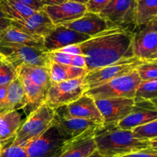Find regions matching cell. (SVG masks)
Returning <instances> with one entry per match:
<instances>
[{
  "instance_id": "52a82bcc",
  "label": "cell",
  "mask_w": 157,
  "mask_h": 157,
  "mask_svg": "<svg viewBox=\"0 0 157 157\" xmlns=\"http://www.w3.org/2000/svg\"><path fill=\"white\" fill-rule=\"evenodd\" d=\"M144 61V60L133 57L121 60L110 65L88 71L84 78V84L86 89L87 90L99 87L114 78L130 73L136 70V67L142 64Z\"/></svg>"
},
{
  "instance_id": "9c48e42d",
  "label": "cell",
  "mask_w": 157,
  "mask_h": 157,
  "mask_svg": "<svg viewBox=\"0 0 157 157\" xmlns=\"http://www.w3.org/2000/svg\"><path fill=\"white\" fill-rule=\"evenodd\" d=\"M136 0H111L99 13L117 28H136ZM131 30V29H130Z\"/></svg>"
},
{
  "instance_id": "7bdbcfd3",
  "label": "cell",
  "mask_w": 157,
  "mask_h": 157,
  "mask_svg": "<svg viewBox=\"0 0 157 157\" xmlns=\"http://www.w3.org/2000/svg\"><path fill=\"white\" fill-rule=\"evenodd\" d=\"M67 1L74 2H78V3H81V4L86 5L87 2H88L89 0H67Z\"/></svg>"
},
{
  "instance_id": "60d3db41",
  "label": "cell",
  "mask_w": 157,
  "mask_h": 157,
  "mask_svg": "<svg viewBox=\"0 0 157 157\" xmlns=\"http://www.w3.org/2000/svg\"><path fill=\"white\" fill-rule=\"evenodd\" d=\"M141 29H145V30H152V31H156L157 32V16L153 20H152L147 25L143 28Z\"/></svg>"
},
{
  "instance_id": "d590c367",
  "label": "cell",
  "mask_w": 157,
  "mask_h": 157,
  "mask_svg": "<svg viewBox=\"0 0 157 157\" xmlns=\"http://www.w3.org/2000/svg\"><path fill=\"white\" fill-rule=\"evenodd\" d=\"M121 157H157V150L149 147L130 154L124 155Z\"/></svg>"
},
{
  "instance_id": "7c38bea8",
  "label": "cell",
  "mask_w": 157,
  "mask_h": 157,
  "mask_svg": "<svg viewBox=\"0 0 157 157\" xmlns=\"http://www.w3.org/2000/svg\"><path fill=\"white\" fill-rule=\"evenodd\" d=\"M90 38L64 25L55 26L44 38V50L46 53L55 52L66 46L79 44Z\"/></svg>"
},
{
  "instance_id": "ab89813d",
  "label": "cell",
  "mask_w": 157,
  "mask_h": 157,
  "mask_svg": "<svg viewBox=\"0 0 157 157\" xmlns=\"http://www.w3.org/2000/svg\"><path fill=\"white\" fill-rule=\"evenodd\" d=\"M67 0H41V2L45 6H57V5L62 4V3L65 2Z\"/></svg>"
},
{
  "instance_id": "f6af8a7d",
  "label": "cell",
  "mask_w": 157,
  "mask_h": 157,
  "mask_svg": "<svg viewBox=\"0 0 157 157\" xmlns=\"http://www.w3.org/2000/svg\"><path fill=\"white\" fill-rule=\"evenodd\" d=\"M147 59H157V51L156 52H155L154 54H153V55H152L150 57V58H147ZM146 60H147V59H146Z\"/></svg>"
},
{
  "instance_id": "d4e9b609",
  "label": "cell",
  "mask_w": 157,
  "mask_h": 157,
  "mask_svg": "<svg viewBox=\"0 0 157 157\" xmlns=\"http://www.w3.org/2000/svg\"><path fill=\"white\" fill-rule=\"evenodd\" d=\"M6 101L9 111L24 109L27 104L24 86L20 76L9 84L6 93Z\"/></svg>"
},
{
  "instance_id": "7402d4cb",
  "label": "cell",
  "mask_w": 157,
  "mask_h": 157,
  "mask_svg": "<svg viewBox=\"0 0 157 157\" xmlns=\"http://www.w3.org/2000/svg\"><path fill=\"white\" fill-rule=\"evenodd\" d=\"M20 77L22 81L25 94L27 100V104L24 109L25 110V113L28 117L32 112L44 104L48 90L41 86L35 84L25 77Z\"/></svg>"
},
{
  "instance_id": "b9f144b4",
  "label": "cell",
  "mask_w": 157,
  "mask_h": 157,
  "mask_svg": "<svg viewBox=\"0 0 157 157\" xmlns=\"http://www.w3.org/2000/svg\"><path fill=\"white\" fill-rule=\"evenodd\" d=\"M150 147L153 150H157V138L150 140Z\"/></svg>"
},
{
  "instance_id": "603a6c76",
  "label": "cell",
  "mask_w": 157,
  "mask_h": 157,
  "mask_svg": "<svg viewBox=\"0 0 157 157\" xmlns=\"http://www.w3.org/2000/svg\"><path fill=\"white\" fill-rule=\"evenodd\" d=\"M21 124V115L17 110L0 115V141L5 144L12 142Z\"/></svg>"
},
{
  "instance_id": "681fc988",
  "label": "cell",
  "mask_w": 157,
  "mask_h": 157,
  "mask_svg": "<svg viewBox=\"0 0 157 157\" xmlns=\"http://www.w3.org/2000/svg\"><path fill=\"white\" fill-rule=\"evenodd\" d=\"M154 101V102L156 103V104H157V100H154V101Z\"/></svg>"
},
{
  "instance_id": "4316f807",
  "label": "cell",
  "mask_w": 157,
  "mask_h": 157,
  "mask_svg": "<svg viewBox=\"0 0 157 157\" xmlns=\"http://www.w3.org/2000/svg\"><path fill=\"white\" fill-rule=\"evenodd\" d=\"M157 16V0H136V27L144 28Z\"/></svg>"
},
{
  "instance_id": "30bf717a",
  "label": "cell",
  "mask_w": 157,
  "mask_h": 157,
  "mask_svg": "<svg viewBox=\"0 0 157 157\" xmlns=\"http://www.w3.org/2000/svg\"><path fill=\"white\" fill-rule=\"evenodd\" d=\"M55 114L65 119L79 118L103 124V118L95 104V100L84 94L77 101L55 110Z\"/></svg>"
},
{
  "instance_id": "4fadbf2b",
  "label": "cell",
  "mask_w": 157,
  "mask_h": 157,
  "mask_svg": "<svg viewBox=\"0 0 157 157\" xmlns=\"http://www.w3.org/2000/svg\"><path fill=\"white\" fill-rule=\"evenodd\" d=\"M157 120V104L153 101H134L131 113L120 121L117 126L126 130H132L136 127Z\"/></svg>"
},
{
  "instance_id": "e0dca14e",
  "label": "cell",
  "mask_w": 157,
  "mask_h": 157,
  "mask_svg": "<svg viewBox=\"0 0 157 157\" xmlns=\"http://www.w3.org/2000/svg\"><path fill=\"white\" fill-rule=\"evenodd\" d=\"M95 129H89L80 136L67 141L60 157H88L93 154L97 151L94 140Z\"/></svg>"
},
{
  "instance_id": "ffe728a7",
  "label": "cell",
  "mask_w": 157,
  "mask_h": 157,
  "mask_svg": "<svg viewBox=\"0 0 157 157\" xmlns=\"http://www.w3.org/2000/svg\"><path fill=\"white\" fill-rule=\"evenodd\" d=\"M0 41L23 44L44 50V38L28 35L12 25L0 33Z\"/></svg>"
},
{
  "instance_id": "c3c4849f",
  "label": "cell",
  "mask_w": 157,
  "mask_h": 157,
  "mask_svg": "<svg viewBox=\"0 0 157 157\" xmlns=\"http://www.w3.org/2000/svg\"><path fill=\"white\" fill-rule=\"evenodd\" d=\"M0 60H5V58L3 55H2L1 54H0Z\"/></svg>"
},
{
  "instance_id": "ba28073f",
  "label": "cell",
  "mask_w": 157,
  "mask_h": 157,
  "mask_svg": "<svg viewBox=\"0 0 157 157\" xmlns=\"http://www.w3.org/2000/svg\"><path fill=\"white\" fill-rule=\"evenodd\" d=\"M84 78L52 84L48 90L44 103L51 108L56 110L77 101L87 90L84 84Z\"/></svg>"
},
{
  "instance_id": "83f0119b",
  "label": "cell",
  "mask_w": 157,
  "mask_h": 157,
  "mask_svg": "<svg viewBox=\"0 0 157 157\" xmlns=\"http://www.w3.org/2000/svg\"><path fill=\"white\" fill-rule=\"evenodd\" d=\"M50 61L66 65L75 66V67L86 68V63L83 55H75L64 52L55 51L48 53ZM87 69V68H86Z\"/></svg>"
},
{
  "instance_id": "836d02e7",
  "label": "cell",
  "mask_w": 157,
  "mask_h": 157,
  "mask_svg": "<svg viewBox=\"0 0 157 157\" xmlns=\"http://www.w3.org/2000/svg\"><path fill=\"white\" fill-rule=\"evenodd\" d=\"M111 0H89L86 4L87 12L99 14Z\"/></svg>"
},
{
  "instance_id": "cb8c5ba5",
  "label": "cell",
  "mask_w": 157,
  "mask_h": 157,
  "mask_svg": "<svg viewBox=\"0 0 157 157\" xmlns=\"http://www.w3.org/2000/svg\"><path fill=\"white\" fill-rule=\"evenodd\" d=\"M18 75L29 78L38 85L48 90L52 85L48 67L23 64L16 69Z\"/></svg>"
},
{
  "instance_id": "d6a6232c",
  "label": "cell",
  "mask_w": 157,
  "mask_h": 157,
  "mask_svg": "<svg viewBox=\"0 0 157 157\" xmlns=\"http://www.w3.org/2000/svg\"><path fill=\"white\" fill-rule=\"evenodd\" d=\"M0 157H28V156L24 147L11 142L5 146L0 153Z\"/></svg>"
},
{
  "instance_id": "8fae6325",
  "label": "cell",
  "mask_w": 157,
  "mask_h": 157,
  "mask_svg": "<svg viewBox=\"0 0 157 157\" xmlns=\"http://www.w3.org/2000/svg\"><path fill=\"white\" fill-rule=\"evenodd\" d=\"M95 104L103 118V124H118L131 113L134 99L107 98L95 100Z\"/></svg>"
},
{
  "instance_id": "6da1fadb",
  "label": "cell",
  "mask_w": 157,
  "mask_h": 157,
  "mask_svg": "<svg viewBox=\"0 0 157 157\" xmlns=\"http://www.w3.org/2000/svg\"><path fill=\"white\" fill-rule=\"evenodd\" d=\"M136 32L124 28L108 29L78 44L88 71L133 58Z\"/></svg>"
},
{
  "instance_id": "ac0fdd59",
  "label": "cell",
  "mask_w": 157,
  "mask_h": 157,
  "mask_svg": "<svg viewBox=\"0 0 157 157\" xmlns=\"http://www.w3.org/2000/svg\"><path fill=\"white\" fill-rule=\"evenodd\" d=\"M52 124L57 127L63 136L68 140H71L80 136L89 129L97 128L102 125V124L89 120L79 118L65 119L56 114L52 121Z\"/></svg>"
},
{
  "instance_id": "7a4b0ae2",
  "label": "cell",
  "mask_w": 157,
  "mask_h": 157,
  "mask_svg": "<svg viewBox=\"0 0 157 157\" xmlns=\"http://www.w3.org/2000/svg\"><path fill=\"white\" fill-rule=\"evenodd\" d=\"M94 140L97 151L104 157H121L150 147V140L137 137L132 130H123L115 123L97 127Z\"/></svg>"
},
{
  "instance_id": "f546056e",
  "label": "cell",
  "mask_w": 157,
  "mask_h": 157,
  "mask_svg": "<svg viewBox=\"0 0 157 157\" xmlns=\"http://www.w3.org/2000/svg\"><path fill=\"white\" fill-rule=\"evenodd\" d=\"M142 81L157 79V59H147L136 68Z\"/></svg>"
},
{
  "instance_id": "9a60e30c",
  "label": "cell",
  "mask_w": 157,
  "mask_h": 157,
  "mask_svg": "<svg viewBox=\"0 0 157 157\" xmlns=\"http://www.w3.org/2000/svg\"><path fill=\"white\" fill-rule=\"evenodd\" d=\"M63 25L90 37L98 35L108 29L117 28L107 21L105 18H102L99 14L90 12H86L80 18Z\"/></svg>"
},
{
  "instance_id": "44dd1931",
  "label": "cell",
  "mask_w": 157,
  "mask_h": 157,
  "mask_svg": "<svg viewBox=\"0 0 157 157\" xmlns=\"http://www.w3.org/2000/svg\"><path fill=\"white\" fill-rule=\"evenodd\" d=\"M51 83L56 84L61 81L77 79L85 77L88 71L86 68L66 65L50 61L48 64Z\"/></svg>"
},
{
  "instance_id": "f1b7e54d",
  "label": "cell",
  "mask_w": 157,
  "mask_h": 157,
  "mask_svg": "<svg viewBox=\"0 0 157 157\" xmlns=\"http://www.w3.org/2000/svg\"><path fill=\"white\" fill-rule=\"evenodd\" d=\"M141 100H157V79L141 82L136 90L134 101Z\"/></svg>"
},
{
  "instance_id": "4dcf8cb0",
  "label": "cell",
  "mask_w": 157,
  "mask_h": 157,
  "mask_svg": "<svg viewBox=\"0 0 157 157\" xmlns=\"http://www.w3.org/2000/svg\"><path fill=\"white\" fill-rule=\"evenodd\" d=\"M132 131L137 137L147 140L157 138V120L133 129Z\"/></svg>"
},
{
  "instance_id": "3957f363",
  "label": "cell",
  "mask_w": 157,
  "mask_h": 157,
  "mask_svg": "<svg viewBox=\"0 0 157 157\" xmlns=\"http://www.w3.org/2000/svg\"><path fill=\"white\" fill-rule=\"evenodd\" d=\"M142 80L136 70L111 80L99 87L87 90L84 94L94 100L107 98L134 99Z\"/></svg>"
},
{
  "instance_id": "7dc6e473",
  "label": "cell",
  "mask_w": 157,
  "mask_h": 157,
  "mask_svg": "<svg viewBox=\"0 0 157 157\" xmlns=\"http://www.w3.org/2000/svg\"><path fill=\"white\" fill-rule=\"evenodd\" d=\"M4 61H5V60H0V67H1V66L2 65V64H3V62H4Z\"/></svg>"
},
{
  "instance_id": "74e56055",
  "label": "cell",
  "mask_w": 157,
  "mask_h": 157,
  "mask_svg": "<svg viewBox=\"0 0 157 157\" xmlns=\"http://www.w3.org/2000/svg\"><path fill=\"white\" fill-rule=\"evenodd\" d=\"M57 51H58V52H64V53L71 54V55H83L82 52H81L78 44H73V45L66 46V47L62 48H60Z\"/></svg>"
},
{
  "instance_id": "8992f818",
  "label": "cell",
  "mask_w": 157,
  "mask_h": 157,
  "mask_svg": "<svg viewBox=\"0 0 157 157\" xmlns=\"http://www.w3.org/2000/svg\"><path fill=\"white\" fill-rule=\"evenodd\" d=\"M68 140L52 124L41 136L22 147L28 157H60Z\"/></svg>"
},
{
  "instance_id": "ee69618b",
  "label": "cell",
  "mask_w": 157,
  "mask_h": 157,
  "mask_svg": "<svg viewBox=\"0 0 157 157\" xmlns=\"http://www.w3.org/2000/svg\"><path fill=\"white\" fill-rule=\"evenodd\" d=\"M88 157H104V156H103L102 155L100 154L98 151H95L93 154H91L90 156H88Z\"/></svg>"
},
{
  "instance_id": "bcb514c9",
  "label": "cell",
  "mask_w": 157,
  "mask_h": 157,
  "mask_svg": "<svg viewBox=\"0 0 157 157\" xmlns=\"http://www.w3.org/2000/svg\"><path fill=\"white\" fill-rule=\"evenodd\" d=\"M6 145H7V144H3V143H2L1 141H0V153H1V152L2 151L3 148H4V147H5V146H6Z\"/></svg>"
},
{
  "instance_id": "f35d334b",
  "label": "cell",
  "mask_w": 157,
  "mask_h": 157,
  "mask_svg": "<svg viewBox=\"0 0 157 157\" xmlns=\"http://www.w3.org/2000/svg\"><path fill=\"white\" fill-rule=\"evenodd\" d=\"M11 23H12V20L8 18L7 15L0 8V33L11 26Z\"/></svg>"
},
{
  "instance_id": "5bb4252c",
  "label": "cell",
  "mask_w": 157,
  "mask_h": 157,
  "mask_svg": "<svg viewBox=\"0 0 157 157\" xmlns=\"http://www.w3.org/2000/svg\"><path fill=\"white\" fill-rule=\"evenodd\" d=\"M42 10L55 26L63 25L78 19L87 12L86 5L70 1L57 6H45Z\"/></svg>"
},
{
  "instance_id": "277c9868",
  "label": "cell",
  "mask_w": 157,
  "mask_h": 157,
  "mask_svg": "<svg viewBox=\"0 0 157 157\" xmlns=\"http://www.w3.org/2000/svg\"><path fill=\"white\" fill-rule=\"evenodd\" d=\"M55 116V110L44 103L42 104L27 117L18 129L12 144L24 147L28 143L39 137L50 127Z\"/></svg>"
},
{
  "instance_id": "2e32d148",
  "label": "cell",
  "mask_w": 157,
  "mask_h": 157,
  "mask_svg": "<svg viewBox=\"0 0 157 157\" xmlns=\"http://www.w3.org/2000/svg\"><path fill=\"white\" fill-rule=\"evenodd\" d=\"M11 25L28 35L42 38H44L55 27L48 15L43 10L37 11L25 19L12 21Z\"/></svg>"
},
{
  "instance_id": "8d00e7d4",
  "label": "cell",
  "mask_w": 157,
  "mask_h": 157,
  "mask_svg": "<svg viewBox=\"0 0 157 157\" xmlns=\"http://www.w3.org/2000/svg\"><path fill=\"white\" fill-rule=\"evenodd\" d=\"M18 1L23 3L28 7L31 8L35 12L42 10L43 7H44V5L41 2V0H18Z\"/></svg>"
},
{
  "instance_id": "e575fe53",
  "label": "cell",
  "mask_w": 157,
  "mask_h": 157,
  "mask_svg": "<svg viewBox=\"0 0 157 157\" xmlns=\"http://www.w3.org/2000/svg\"><path fill=\"white\" fill-rule=\"evenodd\" d=\"M9 84L0 86V115L9 112L6 101V93Z\"/></svg>"
},
{
  "instance_id": "484cf974",
  "label": "cell",
  "mask_w": 157,
  "mask_h": 157,
  "mask_svg": "<svg viewBox=\"0 0 157 157\" xmlns=\"http://www.w3.org/2000/svg\"><path fill=\"white\" fill-rule=\"evenodd\" d=\"M0 8L12 21L25 19L35 12L18 0H0Z\"/></svg>"
},
{
  "instance_id": "5b68a950",
  "label": "cell",
  "mask_w": 157,
  "mask_h": 157,
  "mask_svg": "<svg viewBox=\"0 0 157 157\" xmlns=\"http://www.w3.org/2000/svg\"><path fill=\"white\" fill-rule=\"evenodd\" d=\"M0 54L16 70L23 64L48 67L50 59L44 50L27 45L0 41Z\"/></svg>"
},
{
  "instance_id": "1f68e13d",
  "label": "cell",
  "mask_w": 157,
  "mask_h": 157,
  "mask_svg": "<svg viewBox=\"0 0 157 157\" xmlns=\"http://www.w3.org/2000/svg\"><path fill=\"white\" fill-rule=\"evenodd\" d=\"M18 76L16 70L9 62L4 61L0 67V86L10 84Z\"/></svg>"
},
{
  "instance_id": "d6986e66",
  "label": "cell",
  "mask_w": 157,
  "mask_h": 157,
  "mask_svg": "<svg viewBox=\"0 0 157 157\" xmlns=\"http://www.w3.org/2000/svg\"><path fill=\"white\" fill-rule=\"evenodd\" d=\"M157 51V32L141 29L133 38V52L136 58L146 60Z\"/></svg>"
}]
</instances>
